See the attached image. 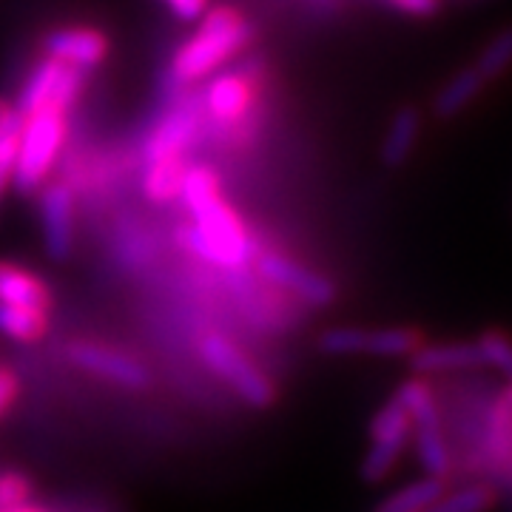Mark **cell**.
<instances>
[{
	"instance_id": "cell-24",
	"label": "cell",
	"mask_w": 512,
	"mask_h": 512,
	"mask_svg": "<svg viewBox=\"0 0 512 512\" xmlns=\"http://www.w3.org/2000/svg\"><path fill=\"white\" fill-rule=\"evenodd\" d=\"M23 117L18 111L9 109L6 117L0 120V197L6 191V185L12 183V168H15V151H18V137Z\"/></svg>"
},
{
	"instance_id": "cell-16",
	"label": "cell",
	"mask_w": 512,
	"mask_h": 512,
	"mask_svg": "<svg viewBox=\"0 0 512 512\" xmlns=\"http://www.w3.org/2000/svg\"><path fill=\"white\" fill-rule=\"evenodd\" d=\"M441 495H444V481L436 476H424L387 495L376 512H424L427 507H433Z\"/></svg>"
},
{
	"instance_id": "cell-6",
	"label": "cell",
	"mask_w": 512,
	"mask_h": 512,
	"mask_svg": "<svg viewBox=\"0 0 512 512\" xmlns=\"http://www.w3.org/2000/svg\"><path fill=\"white\" fill-rule=\"evenodd\" d=\"M370 439H373V444H370L365 461H362V476L370 484H376V481H382L393 473V464L399 461L404 444L410 439V416L402 404L396 402V396L373 416Z\"/></svg>"
},
{
	"instance_id": "cell-7",
	"label": "cell",
	"mask_w": 512,
	"mask_h": 512,
	"mask_svg": "<svg viewBox=\"0 0 512 512\" xmlns=\"http://www.w3.org/2000/svg\"><path fill=\"white\" fill-rule=\"evenodd\" d=\"M83 89V77L72 66H63L52 57H46L35 72L29 74L26 86L20 89L18 114L29 117L40 109H69L74 97Z\"/></svg>"
},
{
	"instance_id": "cell-9",
	"label": "cell",
	"mask_w": 512,
	"mask_h": 512,
	"mask_svg": "<svg viewBox=\"0 0 512 512\" xmlns=\"http://www.w3.org/2000/svg\"><path fill=\"white\" fill-rule=\"evenodd\" d=\"M69 359L77 367H83V370H89V373L117 384V387H126V390H143L148 384L146 367L114 348H103L94 342H77L69 348Z\"/></svg>"
},
{
	"instance_id": "cell-29",
	"label": "cell",
	"mask_w": 512,
	"mask_h": 512,
	"mask_svg": "<svg viewBox=\"0 0 512 512\" xmlns=\"http://www.w3.org/2000/svg\"><path fill=\"white\" fill-rule=\"evenodd\" d=\"M163 3L180 20H197L208 9V0H163Z\"/></svg>"
},
{
	"instance_id": "cell-32",
	"label": "cell",
	"mask_w": 512,
	"mask_h": 512,
	"mask_svg": "<svg viewBox=\"0 0 512 512\" xmlns=\"http://www.w3.org/2000/svg\"><path fill=\"white\" fill-rule=\"evenodd\" d=\"M6 111H9V106H6V103H0V120L6 117Z\"/></svg>"
},
{
	"instance_id": "cell-5",
	"label": "cell",
	"mask_w": 512,
	"mask_h": 512,
	"mask_svg": "<svg viewBox=\"0 0 512 512\" xmlns=\"http://www.w3.org/2000/svg\"><path fill=\"white\" fill-rule=\"evenodd\" d=\"M396 402L402 404L410 416V433L416 436V453L427 476L441 478L450 467V456L441 439L439 407L433 399V390L421 379H410L396 390Z\"/></svg>"
},
{
	"instance_id": "cell-18",
	"label": "cell",
	"mask_w": 512,
	"mask_h": 512,
	"mask_svg": "<svg viewBox=\"0 0 512 512\" xmlns=\"http://www.w3.org/2000/svg\"><path fill=\"white\" fill-rule=\"evenodd\" d=\"M484 83H487V80H484L476 69L458 72L439 92L436 103H433V111H436L439 117H456L458 111H464L473 100H476V94L484 89Z\"/></svg>"
},
{
	"instance_id": "cell-13",
	"label": "cell",
	"mask_w": 512,
	"mask_h": 512,
	"mask_svg": "<svg viewBox=\"0 0 512 512\" xmlns=\"http://www.w3.org/2000/svg\"><path fill=\"white\" fill-rule=\"evenodd\" d=\"M194 131H197V114L191 109L174 111L151 134V140H148L146 146L148 163L151 160H180L188 143L194 140Z\"/></svg>"
},
{
	"instance_id": "cell-17",
	"label": "cell",
	"mask_w": 512,
	"mask_h": 512,
	"mask_svg": "<svg viewBox=\"0 0 512 512\" xmlns=\"http://www.w3.org/2000/svg\"><path fill=\"white\" fill-rule=\"evenodd\" d=\"M419 111L416 109H402L396 117H393V123H390V131H387V137H384V146H382V157L387 165H402L407 157H410V151L416 146V137H419Z\"/></svg>"
},
{
	"instance_id": "cell-12",
	"label": "cell",
	"mask_w": 512,
	"mask_h": 512,
	"mask_svg": "<svg viewBox=\"0 0 512 512\" xmlns=\"http://www.w3.org/2000/svg\"><path fill=\"white\" fill-rule=\"evenodd\" d=\"M251 103H254V83L248 74H220L205 89V109L214 120H220L225 126L242 120L251 109Z\"/></svg>"
},
{
	"instance_id": "cell-25",
	"label": "cell",
	"mask_w": 512,
	"mask_h": 512,
	"mask_svg": "<svg viewBox=\"0 0 512 512\" xmlns=\"http://www.w3.org/2000/svg\"><path fill=\"white\" fill-rule=\"evenodd\" d=\"M367 330L362 328H330L322 333L319 348L330 356H356L365 353Z\"/></svg>"
},
{
	"instance_id": "cell-28",
	"label": "cell",
	"mask_w": 512,
	"mask_h": 512,
	"mask_svg": "<svg viewBox=\"0 0 512 512\" xmlns=\"http://www.w3.org/2000/svg\"><path fill=\"white\" fill-rule=\"evenodd\" d=\"M26 501V481L18 476L0 478V512L15 510Z\"/></svg>"
},
{
	"instance_id": "cell-14",
	"label": "cell",
	"mask_w": 512,
	"mask_h": 512,
	"mask_svg": "<svg viewBox=\"0 0 512 512\" xmlns=\"http://www.w3.org/2000/svg\"><path fill=\"white\" fill-rule=\"evenodd\" d=\"M410 362L416 373H450V370H467L478 367L476 342H441V345H424L410 353Z\"/></svg>"
},
{
	"instance_id": "cell-26",
	"label": "cell",
	"mask_w": 512,
	"mask_h": 512,
	"mask_svg": "<svg viewBox=\"0 0 512 512\" xmlns=\"http://www.w3.org/2000/svg\"><path fill=\"white\" fill-rule=\"evenodd\" d=\"M476 350L481 365H490L495 367V370H501V373H507L512 367L510 342H507V336L498 333V330H487V333L476 342Z\"/></svg>"
},
{
	"instance_id": "cell-2",
	"label": "cell",
	"mask_w": 512,
	"mask_h": 512,
	"mask_svg": "<svg viewBox=\"0 0 512 512\" xmlns=\"http://www.w3.org/2000/svg\"><path fill=\"white\" fill-rule=\"evenodd\" d=\"M188 211L194 214V220L180 228V242L191 254L222 268H239L251 256L245 225L239 222L234 208L222 202L220 194L194 202Z\"/></svg>"
},
{
	"instance_id": "cell-30",
	"label": "cell",
	"mask_w": 512,
	"mask_h": 512,
	"mask_svg": "<svg viewBox=\"0 0 512 512\" xmlns=\"http://www.w3.org/2000/svg\"><path fill=\"white\" fill-rule=\"evenodd\" d=\"M387 3L404 15H416V18H430L439 9V0H387Z\"/></svg>"
},
{
	"instance_id": "cell-31",
	"label": "cell",
	"mask_w": 512,
	"mask_h": 512,
	"mask_svg": "<svg viewBox=\"0 0 512 512\" xmlns=\"http://www.w3.org/2000/svg\"><path fill=\"white\" fill-rule=\"evenodd\" d=\"M15 390H18V384L12 379V373L0 370V416L6 413V407L15 399Z\"/></svg>"
},
{
	"instance_id": "cell-21",
	"label": "cell",
	"mask_w": 512,
	"mask_h": 512,
	"mask_svg": "<svg viewBox=\"0 0 512 512\" xmlns=\"http://www.w3.org/2000/svg\"><path fill=\"white\" fill-rule=\"evenodd\" d=\"M46 330V313L20 308V305H3L0 302V333L15 342H35Z\"/></svg>"
},
{
	"instance_id": "cell-19",
	"label": "cell",
	"mask_w": 512,
	"mask_h": 512,
	"mask_svg": "<svg viewBox=\"0 0 512 512\" xmlns=\"http://www.w3.org/2000/svg\"><path fill=\"white\" fill-rule=\"evenodd\" d=\"M512 399L510 390H501V396L495 399L493 413H490V430H487V439H490V456L498 461V467L507 473L512 456Z\"/></svg>"
},
{
	"instance_id": "cell-8",
	"label": "cell",
	"mask_w": 512,
	"mask_h": 512,
	"mask_svg": "<svg viewBox=\"0 0 512 512\" xmlns=\"http://www.w3.org/2000/svg\"><path fill=\"white\" fill-rule=\"evenodd\" d=\"M259 274L265 276L268 282H274L279 288H285L293 296H299L308 305H330L336 299V288L333 282L325 279L322 274H316L311 268H302L299 262H293L282 254H262L259 256Z\"/></svg>"
},
{
	"instance_id": "cell-3",
	"label": "cell",
	"mask_w": 512,
	"mask_h": 512,
	"mask_svg": "<svg viewBox=\"0 0 512 512\" xmlns=\"http://www.w3.org/2000/svg\"><path fill=\"white\" fill-rule=\"evenodd\" d=\"M63 140H66V111L63 109H40L23 117L15 168H12V183L18 185V191L29 194L43 185L63 148Z\"/></svg>"
},
{
	"instance_id": "cell-23",
	"label": "cell",
	"mask_w": 512,
	"mask_h": 512,
	"mask_svg": "<svg viewBox=\"0 0 512 512\" xmlns=\"http://www.w3.org/2000/svg\"><path fill=\"white\" fill-rule=\"evenodd\" d=\"M495 495L490 487L484 484H473V487H464L450 495H441L433 507H427L424 512H487L493 507Z\"/></svg>"
},
{
	"instance_id": "cell-11",
	"label": "cell",
	"mask_w": 512,
	"mask_h": 512,
	"mask_svg": "<svg viewBox=\"0 0 512 512\" xmlns=\"http://www.w3.org/2000/svg\"><path fill=\"white\" fill-rule=\"evenodd\" d=\"M43 237L52 259H66L74 248V200L66 185H49L40 197Z\"/></svg>"
},
{
	"instance_id": "cell-1",
	"label": "cell",
	"mask_w": 512,
	"mask_h": 512,
	"mask_svg": "<svg viewBox=\"0 0 512 512\" xmlns=\"http://www.w3.org/2000/svg\"><path fill=\"white\" fill-rule=\"evenodd\" d=\"M251 40V26L231 6L211 9L197 35L185 40L171 60V74L177 83H197L211 72H217L228 57L245 49Z\"/></svg>"
},
{
	"instance_id": "cell-27",
	"label": "cell",
	"mask_w": 512,
	"mask_h": 512,
	"mask_svg": "<svg viewBox=\"0 0 512 512\" xmlns=\"http://www.w3.org/2000/svg\"><path fill=\"white\" fill-rule=\"evenodd\" d=\"M510 57H512V35L510 32H501V35L495 37L493 43L481 52L476 72L481 74L484 80H493L495 74H501L507 66H510Z\"/></svg>"
},
{
	"instance_id": "cell-15",
	"label": "cell",
	"mask_w": 512,
	"mask_h": 512,
	"mask_svg": "<svg viewBox=\"0 0 512 512\" xmlns=\"http://www.w3.org/2000/svg\"><path fill=\"white\" fill-rule=\"evenodd\" d=\"M0 302L46 313L49 291L29 271H23L18 265H9V262H0Z\"/></svg>"
},
{
	"instance_id": "cell-10",
	"label": "cell",
	"mask_w": 512,
	"mask_h": 512,
	"mask_svg": "<svg viewBox=\"0 0 512 512\" xmlns=\"http://www.w3.org/2000/svg\"><path fill=\"white\" fill-rule=\"evenodd\" d=\"M46 55L63 66H72L77 72L94 69L109 55V40L103 32L89 29V26H69L46 37Z\"/></svg>"
},
{
	"instance_id": "cell-20",
	"label": "cell",
	"mask_w": 512,
	"mask_h": 512,
	"mask_svg": "<svg viewBox=\"0 0 512 512\" xmlns=\"http://www.w3.org/2000/svg\"><path fill=\"white\" fill-rule=\"evenodd\" d=\"M421 339L413 328H382L367 330L365 353L382 356V359H402L419 348Z\"/></svg>"
},
{
	"instance_id": "cell-4",
	"label": "cell",
	"mask_w": 512,
	"mask_h": 512,
	"mask_svg": "<svg viewBox=\"0 0 512 512\" xmlns=\"http://www.w3.org/2000/svg\"><path fill=\"white\" fill-rule=\"evenodd\" d=\"M200 356L248 407L262 410L274 404V384L268 382V376L231 339H225L220 333H208L200 342Z\"/></svg>"
},
{
	"instance_id": "cell-22",
	"label": "cell",
	"mask_w": 512,
	"mask_h": 512,
	"mask_svg": "<svg viewBox=\"0 0 512 512\" xmlns=\"http://www.w3.org/2000/svg\"><path fill=\"white\" fill-rule=\"evenodd\" d=\"M183 163L180 160H151L146 171V194L148 200L168 202L180 194V180H183Z\"/></svg>"
}]
</instances>
